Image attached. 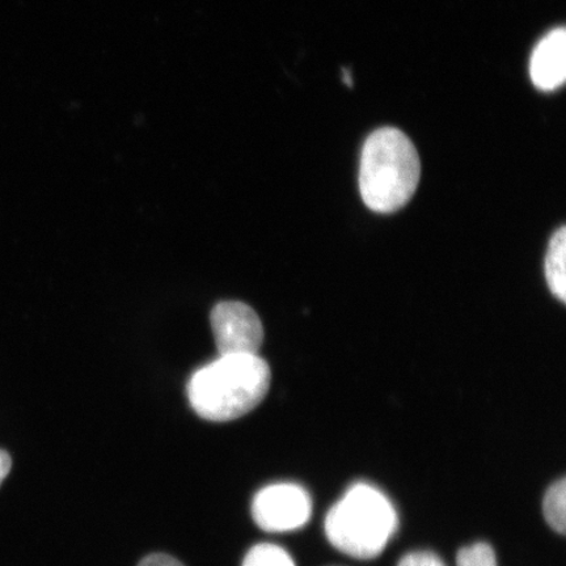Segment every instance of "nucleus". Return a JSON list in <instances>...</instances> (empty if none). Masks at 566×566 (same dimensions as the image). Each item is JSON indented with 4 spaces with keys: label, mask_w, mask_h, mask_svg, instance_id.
Here are the masks:
<instances>
[{
    "label": "nucleus",
    "mask_w": 566,
    "mask_h": 566,
    "mask_svg": "<svg viewBox=\"0 0 566 566\" xmlns=\"http://www.w3.org/2000/svg\"><path fill=\"white\" fill-rule=\"evenodd\" d=\"M138 566H186L175 557L165 554H154L147 556Z\"/></svg>",
    "instance_id": "12"
},
{
    "label": "nucleus",
    "mask_w": 566,
    "mask_h": 566,
    "mask_svg": "<svg viewBox=\"0 0 566 566\" xmlns=\"http://www.w3.org/2000/svg\"><path fill=\"white\" fill-rule=\"evenodd\" d=\"M398 527V513L391 501L365 483L352 485L332 506L324 523L332 546L363 560L378 557Z\"/></svg>",
    "instance_id": "3"
},
{
    "label": "nucleus",
    "mask_w": 566,
    "mask_h": 566,
    "mask_svg": "<svg viewBox=\"0 0 566 566\" xmlns=\"http://www.w3.org/2000/svg\"><path fill=\"white\" fill-rule=\"evenodd\" d=\"M544 518L556 533L565 535L566 530V480L549 486L543 502Z\"/></svg>",
    "instance_id": "8"
},
{
    "label": "nucleus",
    "mask_w": 566,
    "mask_h": 566,
    "mask_svg": "<svg viewBox=\"0 0 566 566\" xmlns=\"http://www.w3.org/2000/svg\"><path fill=\"white\" fill-rule=\"evenodd\" d=\"M421 161L412 140L395 127L370 134L360 155L359 192L367 208L391 214L412 200Z\"/></svg>",
    "instance_id": "2"
},
{
    "label": "nucleus",
    "mask_w": 566,
    "mask_h": 566,
    "mask_svg": "<svg viewBox=\"0 0 566 566\" xmlns=\"http://www.w3.org/2000/svg\"><path fill=\"white\" fill-rule=\"evenodd\" d=\"M457 566H499L490 544L476 543L459 549Z\"/></svg>",
    "instance_id": "10"
},
{
    "label": "nucleus",
    "mask_w": 566,
    "mask_h": 566,
    "mask_svg": "<svg viewBox=\"0 0 566 566\" xmlns=\"http://www.w3.org/2000/svg\"><path fill=\"white\" fill-rule=\"evenodd\" d=\"M271 380V367L259 354L218 356L192 374L188 399L203 420L233 421L261 405Z\"/></svg>",
    "instance_id": "1"
},
{
    "label": "nucleus",
    "mask_w": 566,
    "mask_h": 566,
    "mask_svg": "<svg viewBox=\"0 0 566 566\" xmlns=\"http://www.w3.org/2000/svg\"><path fill=\"white\" fill-rule=\"evenodd\" d=\"M210 323L219 356H254L264 343L263 323L245 303H218L211 311Z\"/></svg>",
    "instance_id": "5"
},
{
    "label": "nucleus",
    "mask_w": 566,
    "mask_h": 566,
    "mask_svg": "<svg viewBox=\"0 0 566 566\" xmlns=\"http://www.w3.org/2000/svg\"><path fill=\"white\" fill-rule=\"evenodd\" d=\"M313 500L303 486L292 483L263 488L252 502V516L266 533H289L307 525Z\"/></svg>",
    "instance_id": "4"
},
{
    "label": "nucleus",
    "mask_w": 566,
    "mask_h": 566,
    "mask_svg": "<svg viewBox=\"0 0 566 566\" xmlns=\"http://www.w3.org/2000/svg\"><path fill=\"white\" fill-rule=\"evenodd\" d=\"M566 228L562 226L548 244L546 256V279L551 293L560 300L566 301Z\"/></svg>",
    "instance_id": "7"
},
{
    "label": "nucleus",
    "mask_w": 566,
    "mask_h": 566,
    "mask_svg": "<svg viewBox=\"0 0 566 566\" xmlns=\"http://www.w3.org/2000/svg\"><path fill=\"white\" fill-rule=\"evenodd\" d=\"M530 75L542 91H555L566 80V32L557 28L535 48L530 62Z\"/></svg>",
    "instance_id": "6"
},
{
    "label": "nucleus",
    "mask_w": 566,
    "mask_h": 566,
    "mask_svg": "<svg viewBox=\"0 0 566 566\" xmlns=\"http://www.w3.org/2000/svg\"><path fill=\"white\" fill-rule=\"evenodd\" d=\"M344 82H345L346 86L352 87L353 82H352V77H350L349 71H345L344 70Z\"/></svg>",
    "instance_id": "14"
},
{
    "label": "nucleus",
    "mask_w": 566,
    "mask_h": 566,
    "mask_svg": "<svg viewBox=\"0 0 566 566\" xmlns=\"http://www.w3.org/2000/svg\"><path fill=\"white\" fill-rule=\"evenodd\" d=\"M12 469V459L9 455V452L4 450H0V485H2L3 480L9 476V473Z\"/></svg>",
    "instance_id": "13"
},
{
    "label": "nucleus",
    "mask_w": 566,
    "mask_h": 566,
    "mask_svg": "<svg viewBox=\"0 0 566 566\" xmlns=\"http://www.w3.org/2000/svg\"><path fill=\"white\" fill-rule=\"evenodd\" d=\"M398 566H446L444 563L433 552L419 551L410 552L401 558Z\"/></svg>",
    "instance_id": "11"
},
{
    "label": "nucleus",
    "mask_w": 566,
    "mask_h": 566,
    "mask_svg": "<svg viewBox=\"0 0 566 566\" xmlns=\"http://www.w3.org/2000/svg\"><path fill=\"white\" fill-rule=\"evenodd\" d=\"M242 566H295V563L285 549L263 543L248 551Z\"/></svg>",
    "instance_id": "9"
}]
</instances>
